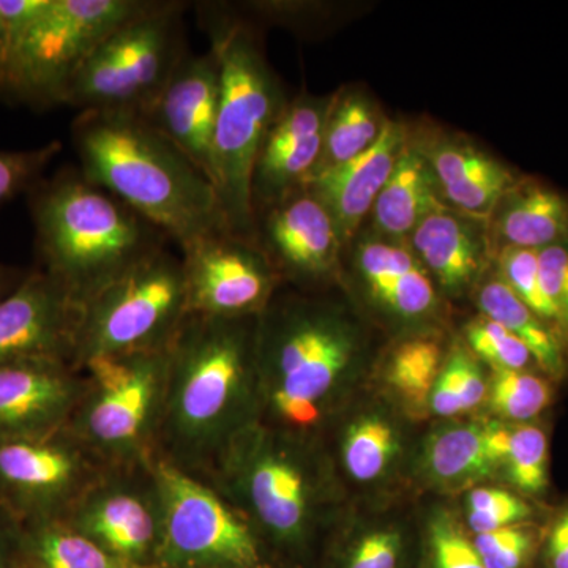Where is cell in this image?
I'll use <instances>...</instances> for the list:
<instances>
[{"label":"cell","mask_w":568,"mask_h":568,"mask_svg":"<svg viewBox=\"0 0 568 568\" xmlns=\"http://www.w3.org/2000/svg\"><path fill=\"white\" fill-rule=\"evenodd\" d=\"M256 321L189 315L168 346L160 457L205 477L256 424Z\"/></svg>","instance_id":"1"},{"label":"cell","mask_w":568,"mask_h":568,"mask_svg":"<svg viewBox=\"0 0 568 568\" xmlns=\"http://www.w3.org/2000/svg\"><path fill=\"white\" fill-rule=\"evenodd\" d=\"M71 138L84 178L173 239L181 252L231 233L211 179L138 112H80Z\"/></svg>","instance_id":"2"},{"label":"cell","mask_w":568,"mask_h":568,"mask_svg":"<svg viewBox=\"0 0 568 568\" xmlns=\"http://www.w3.org/2000/svg\"><path fill=\"white\" fill-rule=\"evenodd\" d=\"M39 268L77 304L122 274L166 235L81 170L63 168L28 192Z\"/></svg>","instance_id":"3"},{"label":"cell","mask_w":568,"mask_h":568,"mask_svg":"<svg viewBox=\"0 0 568 568\" xmlns=\"http://www.w3.org/2000/svg\"><path fill=\"white\" fill-rule=\"evenodd\" d=\"M204 10L205 31L220 70L213 185L231 233L253 241L254 166L265 138L287 103L252 29L220 11L215 3Z\"/></svg>","instance_id":"4"},{"label":"cell","mask_w":568,"mask_h":568,"mask_svg":"<svg viewBox=\"0 0 568 568\" xmlns=\"http://www.w3.org/2000/svg\"><path fill=\"white\" fill-rule=\"evenodd\" d=\"M82 392L67 428L108 467L151 465L159 454L168 347L103 355L81 366Z\"/></svg>","instance_id":"5"},{"label":"cell","mask_w":568,"mask_h":568,"mask_svg":"<svg viewBox=\"0 0 568 568\" xmlns=\"http://www.w3.org/2000/svg\"><path fill=\"white\" fill-rule=\"evenodd\" d=\"M354 338L339 317L313 305H291L256 323L260 402L290 428L321 418V403L349 365Z\"/></svg>","instance_id":"6"},{"label":"cell","mask_w":568,"mask_h":568,"mask_svg":"<svg viewBox=\"0 0 568 568\" xmlns=\"http://www.w3.org/2000/svg\"><path fill=\"white\" fill-rule=\"evenodd\" d=\"M189 315L182 257L160 246L78 304L73 365L166 349Z\"/></svg>","instance_id":"7"},{"label":"cell","mask_w":568,"mask_h":568,"mask_svg":"<svg viewBox=\"0 0 568 568\" xmlns=\"http://www.w3.org/2000/svg\"><path fill=\"white\" fill-rule=\"evenodd\" d=\"M156 3L51 0L43 17L7 47L0 62V93L37 108L62 104L67 85L89 55Z\"/></svg>","instance_id":"8"},{"label":"cell","mask_w":568,"mask_h":568,"mask_svg":"<svg viewBox=\"0 0 568 568\" xmlns=\"http://www.w3.org/2000/svg\"><path fill=\"white\" fill-rule=\"evenodd\" d=\"M182 9L179 2H159L108 37L71 78L62 104L80 112L141 114L186 54Z\"/></svg>","instance_id":"9"},{"label":"cell","mask_w":568,"mask_h":568,"mask_svg":"<svg viewBox=\"0 0 568 568\" xmlns=\"http://www.w3.org/2000/svg\"><path fill=\"white\" fill-rule=\"evenodd\" d=\"M201 478L276 541L305 540L315 503L312 473L295 448L257 424L235 437Z\"/></svg>","instance_id":"10"},{"label":"cell","mask_w":568,"mask_h":568,"mask_svg":"<svg viewBox=\"0 0 568 568\" xmlns=\"http://www.w3.org/2000/svg\"><path fill=\"white\" fill-rule=\"evenodd\" d=\"M152 473L163 508L160 568H264L252 523L209 481L160 455Z\"/></svg>","instance_id":"11"},{"label":"cell","mask_w":568,"mask_h":568,"mask_svg":"<svg viewBox=\"0 0 568 568\" xmlns=\"http://www.w3.org/2000/svg\"><path fill=\"white\" fill-rule=\"evenodd\" d=\"M62 519L114 558L141 568H160L163 508L152 463L104 467Z\"/></svg>","instance_id":"12"},{"label":"cell","mask_w":568,"mask_h":568,"mask_svg":"<svg viewBox=\"0 0 568 568\" xmlns=\"http://www.w3.org/2000/svg\"><path fill=\"white\" fill-rule=\"evenodd\" d=\"M104 467L67 426L0 439V508L18 523L62 518Z\"/></svg>","instance_id":"13"},{"label":"cell","mask_w":568,"mask_h":568,"mask_svg":"<svg viewBox=\"0 0 568 568\" xmlns=\"http://www.w3.org/2000/svg\"><path fill=\"white\" fill-rule=\"evenodd\" d=\"M190 315L246 320L264 312L274 290L271 261L253 241L211 235L182 250Z\"/></svg>","instance_id":"14"},{"label":"cell","mask_w":568,"mask_h":568,"mask_svg":"<svg viewBox=\"0 0 568 568\" xmlns=\"http://www.w3.org/2000/svg\"><path fill=\"white\" fill-rule=\"evenodd\" d=\"M78 304L41 268L0 298V365L63 361L73 365Z\"/></svg>","instance_id":"15"},{"label":"cell","mask_w":568,"mask_h":568,"mask_svg":"<svg viewBox=\"0 0 568 568\" xmlns=\"http://www.w3.org/2000/svg\"><path fill=\"white\" fill-rule=\"evenodd\" d=\"M219 95L220 70L215 55L211 51L203 55L186 52L163 91L140 114L178 145L212 183Z\"/></svg>","instance_id":"16"},{"label":"cell","mask_w":568,"mask_h":568,"mask_svg":"<svg viewBox=\"0 0 568 568\" xmlns=\"http://www.w3.org/2000/svg\"><path fill=\"white\" fill-rule=\"evenodd\" d=\"M332 97L302 95L287 103L274 123L254 166L252 200L268 209L291 193L304 189L323 153L325 121Z\"/></svg>","instance_id":"17"},{"label":"cell","mask_w":568,"mask_h":568,"mask_svg":"<svg viewBox=\"0 0 568 568\" xmlns=\"http://www.w3.org/2000/svg\"><path fill=\"white\" fill-rule=\"evenodd\" d=\"M82 373L70 362L0 365V439L50 435L69 425Z\"/></svg>","instance_id":"18"},{"label":"cell","mask_w":568,"mask_h":568,"mask_svg":"<svg viewBox=\"0 0 568 568\" xmlns=\"http://www.w3.org/2000/svg\"><path fill=\"white\" fill-rule=\"evenodd\" d=\"M409 138L403 123L387 119L383 133L368 151L339 166L313 174L305 183V189L331 213L343 244L357 234L366 213L373 211Z\"/></svg>","instance_id":"19"},{"label":"cell","mask_w":568,"mask_h":568,"mask_svg":"<svg viewBox=\"0 0 568 568\" xmlns=\"http://www.w3.org/2000/svg\"><path fill=\"white\" fill-rule=\"evenodd\" d=\"M263 222L265 244L287 274L320 280L335 271L342 235L331 213L305 186L268 207Z\"/></svg>","instance_id":"20"},{"label":"cell","mask_w":568,"mask_h":568,"mask_svg":"<svg viewBox=\"0 0 568 568\" xmlns=\"http://www.w3.org/2000/svg\"><path fill=\"white\" fill-rule=\"evenodd\" d=\"M414 142L435 174L444 203L454 211L488 222L500 200L517 185L507 166L465 138Z\"/></svg>","instance_id":"21"},{"label":"cell","mask_w":568,"mask_h":568,"mask_svg":"<svg viewBox=\"0 0 568 568\" xmlns=\"http://www.w3.org/2000/svg\"><path fill=\"white\" fill-rule=\"evenodd\" d=\"M485 223L446 207L410 234V250L447 293L466 290L480 275L489 248Z\"/></svg>","instance_id":"22"},{"label":"cell","mask_w":568,"mask_h":568,"mask_svg":"<svg viewBox=\"0 0 568 568\" xmlns=\"http://www.w3.org/2000/svg\"><path fill=\"white\" fill-rule=\"evenodd\" d=\"M355 264L369 294L395 315L413 320L435 308V284L409 244L386 237L364 239L357 245Z\"/></svg>","instance_id":"23"},{"label":"cell","mask_w":568,"mask_h":568,"mask_svg":"<svg viewBox=\"0 0 568 568\" xmlns=\"http://www.w3.org/2000/svg\"><path fill=\"white\" fill-rule=\"evenodd\" d=\"M448 207L435 174L417 148L407 142L386 185L373 205V222L381 237L405 242L432 213Z\"/></svg>","instance_id":"24"},{"label":"cell","mask_w":568,"mask_h":568,"mask_svg":"<svg viewBox=\"0 0 568 568\" xmlns=\"http://www.w3.org/2000/svg\"><path fill=\"white\" fill-rule=\"evenodd\" d=\"M493 215L503 246L538 252L568 241V201L547 186L517 183L500 200Z\"/></svg>","instance_id":"25"},{"label":"cell","mask_w":568,"mask_h":568,"mask_svg":"<svg viewBox=\"0 0 568 568\" xmlns=\"http://www.w3.org/2000/svg\"><path fill=\"white\" fill-rule=\"evenodd\" d=\"M17 568H141L114 558L62 518L18 523Z\"/></svg>","instance_id":"26"},{"label":"cell","mask_w":568,"mask_h":568,"mask_svg":"<svg viewBox=\"0 0 568 568\" xmlns=\"http://www.w3.org/2000/svg\"><path fill=\"white\" fill-rule=\"evenodd\" d=\"M386 122L365 93L347 91L332 95L324 126L323 153L313 174L339 166L368 151L383 133Z\"/></svg>","instance_id":"27"},{"label":"cell","mask_w":568,"mask_h":568,"mask_svg":"<svg viewBox=\"0 0 568 568\" xmlns=\"http://www.w3.org/2000/svg\"><path fill=\"white\" fill-rule=\"evenodd\" d=\"M484 316L506 327L528 347L534 361L545 372L559 376L564 372L562 349L556 335L500 278L489 280L478 293Z\"/></svg>","instance_id":"28"},{"label":"cell","mask_w":568,"mask_h":568,"mask_svg":"<svg viewBox=\"0 0 568 568\" xmlns=\"http://www.w3.org/2000/svg\"><path fill=\"white\" fill-rule=\"evenodd\" d=\"M425 463L432 476L444 484H469L489 476L496 466L488 454L485 425L437 433L426 448Z\"/></svg>","instance_id":"29"},{"label":"cell","mask_w":568,"mask_h":568,"mask_svg":"<svg viewBox=\"0 0 568 568\" xmlns=\"http://www.w3.org/2000/svg\"><path fill=\"white\" fill-rule=\"evenodd\" d=\"M398 448L394 428L379 417L351 425L343 443V462L355 480H375L386 470Z\"/></svg>","instance_id":"30"},{"label":"cell","mask_w":568,"mask_h":568,"mask_svg":"<svg viewBox=\"0 0 568 568\" xmlns=\"http://www.w3.org/2000/svg\"><path fill=\"white\" fill-rule=\"evenodd\" d=\"M440 364L443 351L436 342L429 338L410 339L395 351L388 377L392 386L405 398L424 403L432 395L440 375Z\"/></svg>","instance_id":"31"},{"label":"cell","mask_w":568,"mask_h":568,"mask_svg":"<svg viewBox=\"0 0 568 568\" xmlns=\"http://www.w3.org/2000/svg\"><path fill=\"white\" fill-rule=\"evenodd\" d=\"M551 399V390L541 377L525 369H500L493 381L491 406L500 416L515 422L538 416Z\"/></svg>","instance_id":"32"},{"label":"cell","mask_w":568,"mask_h":568,"mask_svg":"<svg viewBox=\"0 0 568 568\" xmlns=\"http://www.w3.org/2000/svg\"><path fill=\"white\" fill-rule=\"evenodd\" d=\"M504 465L511 484L521 491L534 495L545 489L548 484V440L545 433L537 426H514Z\"/></svg>","instance_id":"33"},{"label":"cell","mask_w":568,"mask_h":568,"mask_svg":"<svg viewBox=\"0 0 568 568\" xmlns=\"http://www.w3.org/2000/svg\"><path fill=\"white\" fill-rule=\"evenodd\" d=\"M500 280L541 321L556 323V312L541 286L537 250L503 246L499 253Z\"/></svg>","instance_id":"34"},{"label":"cell","mask_w":568,"mask_h":568,"mask_svg":"<svg viewBox=\"0 0 568 568\" xmlns=\"http://www.w3.org/2000/svg\"><path fill=\"white\" fill-rule=\"evenodd\" d=\"M61 151L59 141L28 151H0V205L28 193Z\"/></svg>","instance_id":"35"},{"label":"cell","mask_w":568,"mask_h":568,"mask_svg":"<svg viewBox=\"0 0 568 568\" xmlns=\"http://www.w3.org/2000/svg\"><path fill=\"white\" fill-rule=\"evenodd\" d=\"M467 339L474 353L495 366L496 372L525 369L532 358L528 347L523 345L517 336L487 316H481L469 325Z\"/></svg>","instance_id":"36"},{"label":"cell","mask_w":568,"mask_h":568,"mask_svg":"<svg viewBox=\"0 0 568 568\" xmlns=\"http://www.w3.org/2000/svg\"><path fill=\"white\" fill-rule=\"evenodd\" d=\"M541 286L556 312V325L568 338V242L538 250Z\"/></svg>","instance_id":"37"},{"label":"cell","mask_w":568,"mask_h":568,"mask_svg":"<svg viewBox=\"0 0 568 568\" xmlns=\"http://www.w3.org/2000/svg\"><path fill=\"white\" fill-rule=\"evenodd\" d=\"M532 537L518 525L478 534L474 540L478 555L487 568H519L528 558Z\"/></svg>","instance_id":"38"},{"label":"cell","mask_w":568,"mask_h":568,"mask_svg":"<svg viewBox=\"0 0 568 568\" xmlns=\"http://www.w3.org/2000/svg\"><path fill=\"white\" fill-rule=\"evenodd\" d=\"M432 549L435 568H487L474 541L446 517L437 518L432 526Z\"/></svg>","instance_id":"39"},{"label":"cell","mask_w":568,"mask_h":568,"mask_svg":"<svg viewBox=\"0 0 568 568\" xmlns=\"http://www.w3.org/2000/svg\"><path fill=\"white\" fill-rule=\"evenodd\" d=\"M402 540L392 530H381L362 538L346 568H396Z\"/></svg>","instance_id":"40"},{"label":"cell","mask_w":568,"mask_h":568,"mask_svg":"<svg viewBox=\"0 0 568 568\" xmlns=\"http://www.w3.org/2000/svg\"><path fill=\"white\" fill-rule=\"evenodd\" d=\"M448 368L454 373L457 383L463 410L474 409L480 405L487 395V383L473 358L467 357L463 351H457L447 362Z\"/></svg>","instance_id":"41"},{"label":"cell","mask_w":568,"mask_h":568,"mask_svg":"<svg viewBox=\"0 0 568 568\" xmlns=\"http://www.w3.org/2000/svg\"><path fill=\"white\" fill-rule=\"evenodd\" d=\"M50 6L51 0H0V18L6 26L7 47L31 29Z\"/></svg>","instance_id":"42"},{"label":"cell","mask_w":568,"mask_h":568,"mask_svg":"<svg viewBox=\"0 0 568 568\" xmlns=\"http://www.w3.org/2000/svg\"><path fill=\"white\" fill-rule=\"evenodd\" d=\"M429 402H432L433 410L437 416L454 417L463 413L458 386L455 383L454 373L450 372L447 365L437 377L432 395H429Z\"/></svg>","instance_id":"43"},{"label":"cell","mask_w":568,"mask_h":568,"mask_svg":"<svg viewBox=\"0 0 568 568\" xmlns=\"http://www.w3.org/2000/svg\"><path fill=\"white\" fill-rule=\"evenodd\" d=\"M529 515L528 504L517 508H508V510L469 511V526L478 536V534L493 532V530L507 528V526L518 525Z\"/></svg>","instance_id":"44"},{"label":"cell","mask_w":568,"mask_h":568,"mask_svg":"<svg viewBox=\"0 0 568 568\" xmlns=\"http://www.w3.org/2000/svg\"><path fill=\"white\" fill-rule=\"evenodd\" d=\"M467 506L469 511H496L521 507L525 503L504 489L480 488L470 493Z\"/></svg>","instance_id":"45"},{"label":"cell","mask_w":568,"mask_h":568,"mask_svg":"<svg viewBox=\"0 0 568 568\" xmlns=\"http://www.w3.org/2000/svg\"><path fill=\"white\" fill-rule=\"evenodd\" d=\"M547 551L549 567L568 568V510L552 526Z\"/></svg>","instance_id":"46"},{"label":"cell","mask_w":568,"mask_h":568,"mask_svg":"<svg viewBox=\"0 0 568 568\" xmlns=\"http://www.w3.org/2000/svg\"><path fill=\"white\" fill-rule=\"evenodd\" d=\"M18 521L0 508V568L14 567V538Z\"/></svg>","instance_id":"47"},{"label":"cell","mask_w":568,"mask_h":568,"mask_svg":"<svg viewBox=\"0 0 568 568\" xmlns=\"http://www.w3.org/2000/svg\"><path fill=\"white\" fill-rule=\"evenodd\" d=\"M24 275L26 272L20 271V268L0 264V298L6 297L10 291H13L17 284L24 278Z\"/></svg>","instance_id":"48"},{"label":"cell","mask_w":568,"mask_h":568,"mask_svg":"<svg viewBox=\"0 0 568 568\" xmlns=\"http://www.w3.org/2000/svg\"><path fill=\"white\" fill-rule=\"evenodd\" d=\"M7 48V31L6 26H3L2 18H0V62H2L3 54H6Z\"/></svg>","instance_id":"49"}]
</instances>
